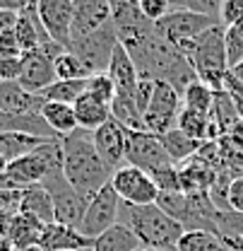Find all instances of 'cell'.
Instances as JSON below:
<instances>
[{
    "label": "cell",
    "instance_id": "74e56055",
    "mask_svg": "<svg viewBox=\"0 0 243 251\" xmlns=\"http://www.w3.org/2000/svg\"><path fill=\"white\" fill-rule=\"evenodd\" d=\"M140 10L150 22H159L164 15L171 12V0H140Z\"/></svg>",
    "mask_w": 243,
    "mask_h": 251
},
{
    "label": "cell",
    "instance_id": "f6af8a7d",
    "mask_svg": "<svg viewBox=\"0 0 243 251\" xmlns=\"http://www.w3.org/2000/svg\"><path fill=\"white\" fill-rule=\"evenodd\" d=\"M17 17H20V12H12V10H0V34L15 29Z\"/></svg>",
    "mask_w": 243,
    "mask_h": 251
},
{
    "label": "cell",
    "instance_id": "6da1fadb",
    "mask_svg": "<svg viewBox=\"0 0 243 251\" xmlns=\"http://www.w3.org/2000/svg\"><path fill=\"white\" fill-rule=\"evenodd\" d=\"M63 145V174L72 184V188L89 201L106 184H111L113 172L106 167V162L99 157L91 130L77 128L75 133L61 138Z\"/></svg>",
    "mask_w": 243,
    "mask_h": 251
},
{
    "label": "cell",
    "instance_id": "ee69618b",
    "mask_svg": "<svg viewBox=\"0 0 243 251\" xmlns=\"http://www.w3.org/2000/svg\"><path fill=\"white\" fill-rule=\"evenodd\" d=\"M39 0H0V10H12V12H24L34 7Z\"/></svg>",
    "mask_w": 243,
    "mask_h": 251
},
{
    "label": "cell",
    "instance_id": "d6986e66",
    "mask_svg": "<svg viewBox=\"0 0 243 251\" xmlns=\"http://www.w3.org/2000/svg\"><path fill=\"white\" fill-rule=\"evenodd\" d=\"M17 213H27V215L36 218L39 222H44V225L56 222V215H53V201H51L48 191L41 186V184L22 188L20 210H17Z\"/></svg>",
    "mask_w": 243,
    "mask_h": 251
},
{
    "label": "cell",
    "instance_id": "5bb4252c",
    "mask_svg": "<svg viewBox=\"0 0 243 251\" xmlns=\"http://www.w3.org/2000/svg\"><path fill=\"white\" fill-rule=\"evenodd\" d=\"M106 22H111V7L109 0H72V29L70 44L89 36L91 31L101 29Z\"/></svg>",
    "mask_w": 243,
    "mask_h": 251
},
{
    "label": "cell",
    "instance_id": "52a82bcc",
    "mask_svg": "<svg viewBox=\"0 0 243 251\" xmlns=\"http://www.w3.org/2000/svg\"><path fill=\"white\" fill-rule=\"evenodd\" d=\"M181 109H183L181 94L176 92L169 82L156 80L154 82V94H152V101H150V109L142 116L145 130H150V133L161 138L164 133H169V130L176 128Z\"/></svg>",
    "mask_w": 243,
    "mask_h": 251
},
{
    "label": "cell",
    "instance_id": "7c38bea8",
    "mask_svg": "<svg viewBox=\"0 0 243 251\" xmlns=\"http://www.w3.org/2000/svg\"><path fill=\"white\" fill-rule=\"evenodd\" d=\"M36 12H39L44 29L48 31L51 41L67 49L70 29H72V0H39Z\"/></svg>",
    "mask_w": 243,
    "mask_h": 251
},
{
    "label": "cell",
    "instance_id": "4dcf8cb0",
    "mask_svg": "<svg viewBox=\"0 0 243 251\" xmlns=\"http://www.w3.org/2000/svg\"><path fill=\"white\" fill-rule=\"evenodd\" d=\"M183 106L185 109H195V111H202V114H210L214 104V90L210 85H205L202 80H195L185 92H183Z\"/></svg>",
    "mask_w": 243,
    "mask_h": 251
},
{
    "label": "cell",
    "instance_id": "d4e9b609",
    "mask_svg": "<svg viewBox=\"0 0 243 251\" xmlns=\"http://www.w3.org/2000/svg\"><path fill=\"white\" fill-rule=\"evenodd\" d=\"M161 145H164V150H166L169 159H171L176 167H181V164H185V162H190L193 157L198 155V150L202 148L200 140H195V138H190V135L181 133L178 128L164 133V135H161Z\"/></svg>",
    "mask_w": 243,
    "mask_h": 251
},
{
    "label": "cell",
    "instance_id": "e575fe53",
    "mask_svg": "<svg viewBox=\"0 0 243 251\" xmlns=\"http://www.w3.org/2000/svg\"><path fill=\"white\" fill-rule=\"evenodd\" d=\"M87 94L94 97L96 101L111 106V101H113V97H116V87H113V80L109 77V73H96V75H91L89 80H87Z\"/></svg>",
    "mask_w": 243,
    "mask_h": 251
},
{
    "label": "cell",
    "instance_id": "4fadbf2b",
    "mask_svg": "<svg viewBox=\"0 0 243 251\" xmlns=\"http://www.w3.org/2000/svg\"><path fill=\"white\" fill-rule=\"evenodd\" d=\"M125 138H128V128H123L113 119L106 121L104 126H99L96 130H91L94 148L111 172L121 169L125 164Z\"/></svg>",
    "mask_w": 243,
    "mask_h": 251
},
{
    "label": "cell",
    "instance_id": "f35d334b",
    "mask_svg": "<svg viewBox=\"0 0 243 251\" xmlns=\"http://www.w3.org/2000/svg\"><path fill=\"white\" fill-rule=\"evenodd\" d=\"M22 75V56L0 58V82H20Z\"/></svg>",
    "mask_w": 243,
    "mask_h": 251
},
{
    "label": "cell",
    "instance_id": "cb8c5ba5",
    "mask_svg": "<svg viewBox=\"0 0 243 251\" xmlns=\"http://www.w3.org/2000/svg\"><path fill=\"white\" fill-rule=\"evenodd\" d=\"M41 116H44V121L48 124V128L58 138H65V135H70V133H75L80 128L77 126V116H75V109L70 104H63V101H44Z\"/></svg>",
    "mask_w": 243,
    "mask_h": 251
},
{
    "label": "cell",
    "instance_id": "ffe728a7",
    "mask_svg": "<svg viewBox=\"0 0 243 251\" xmlns=\"http://www.w3.org/2000/svg\"><path fill=\"white\" fill-rule=\"evenodd\" d=\"M109 7H111V22L116 25L118 34L137 31L154 25L142 15L140 0H109Z\"/></svg>",
    "mask_w": 243,
    "mask_h": 251
},
{
    "label": "cell",
    "instance_id": "ab89813d",
    "mask_svg": "<svg viewBox=\"0 0 243 251\" xmlns=\"http://www.w3.org/2000/svg\"><path fill=\"white\" fill-rule=\"evenodd\" d=\"M219 20H221L224 27L236 25V22H243V0H224V2H221Z\"/></svg>",
    "mask_w": 243,
    "mask_h": 251
},
{
    "label": "cell",
    "instance_id": "ba28073f",
    "mask_svg": "<svg viewBox=\"0 0 243 251\" xmlns=\"http://www.w3.org/2000/svg\"><path fill=\"white\" fill-rule=\"evenodd\" d=\"M125 164L130 167H137L147 174H154L169 164H174L164 145H161V138L154 135L150 130H128V138H125Z\"/></svg>",
    "mask_w": 243,
    "mask_h": 251
},
{
    "label": "cell",
    "instance_id": "7bdbcfd3",
    "mask_svg": "<svg viewBox=\"0 0 243 251\" xmlns=\"http://www.w3.org/2000/svg\"><path fill=\"white\" fill-rule=\"evenodd\" d=\"M229 208L234 213H243V176H234L229 186Z\"/></svg>",
    "mask_w": 243,
    "mask_h": 251
},
{
    "label": "cell",
    "instance_id": "d590c367",
    "mask_svg": "<svg viewBox=\"0 0 243 251\" xmlns=\"http://www.w3.org/2000/svg\"><path fill=\"white\" fill-rule=\"evenodd\" d=\"M152 179H154V184H156L159 191H183L181 188V172H178L176 164H169V167L154 172Z\"/></svg>",
    "mask_w": 243,
    "mask_h": 251
},
{
    "label": "cell",
    "instance_id": "836d02e7",
    "mask_svg": "<svg viewBox=\"0 0 243 251\" xmlns=\"http://www.w3.org/2000/svg\"><path fill=\"white\" fill-rule=\"evenodd\" d=\"M224 41H226V58L229 70L243 63V22L224 27Z\"/></svg>",
    "mask_w": 243,
    "mask_h": 251
},
{
    "label": "cell",
    "instance_id": "f907efd6",
    "mask_svg": "<svg viewBox=\"0 0 243 251\" xmlns=\"http://www.w3.org/2000/svg\"><path fill=\"white\" fill-rule=\"evenodd\" d=\"M82 251H91V249H82Z\"/></svg>",
    "mask_w": 243,
    "mask_h": 251
},
{
    "label": "cell",
    "instance_id": "484cf974",
    "mask_svg": "<svg viewBox=\"0 0 243 251\" xmlns=\"http://www.w3.org/2000/svg\"><path fill=\"white\" fill-rule=\"evenodd\" d=\"M44 143H48V140L29 135V133H17V130L15 133H0V157L10 164V162H15L20 157L34 152Z\"/></svg>",
    "mask_w": 243,
    "mask_h": 251
},
{
    "label": "cell",
    "instance_id": "681fc988",
    "mask_svg": "<svg viewBox=\"0 0 243 251\" xmlns=\"http://www.w3.org/2000/svg\"><path fill=\"white\" fill-rule=\"evenodd\" d=\"M137 251H166V249H150V247H140Z\"/></svg>",
    "mask_w": 243,
    "mask_h": 251
},
{
    "label": "cell",
    "instance_id": "d6a6232c",
    "mask_svg": "<svg viewBox=\"0 0 243 251\" xmlns=\"http://www.w3.org/2000/svg\"><path fill=\"white\" fill-rule=\"evenodd\" d=\"M56 77L58 80H87V77H91V73L75 53L63 51L56 58Z\"/></svg>",
    "mask_w": 243,
    "mask_h": 251
},
{
    "label": "cell",
    "instance_id": "7a4b0ae2",
    "mask_svg": "<svg viewBox=\"0 0 243 251\" xmlns=\"http://www.w3.org/2000/svg\"><path fill=\"white\" fill-rule=\"evenodd\" d=\"M118 222L130 227L135 232V237L140 239V244L150 247V249L176 251V244L185 232V227L181 222L169 218L156 203L133 205V203H123L121 201Z\"/></svg>",
    "mask_w": 243,
    "mask_h": 251
},
{
    "label": "cell",
    "instance_id": "8d00e7d4",
    "mask_svg": "<svg viewBox=\"0 0 243 251\" xmlns=\"http://www.w3.org/2000/svg\"><path fill=\"white\" fill-rule=\"evenodd\" d=\"M217 225H219V234L224 232L243 239V213H234V210L217 213Z\"/></svg>",
    "mask_w": 243,
    "mask_h": 251
},
{
    "label": "cell",
    "instance_id": "277c9868",
    "mask_svg": "<svg viewBox=\"0 0 243 251\" xmlns=\"http://www.w3.org/2000/svg\"><path fill=\"white\" fill-rule=\"evenodd\" d=\"M118 44H121V39H118L116 25L106 22L101 29L91 31L89 36H85L80 41H72L67 46V51L75 53L80 61L85 63L91 75H96V73H106L109 70V63L113 58V51H116Z\"/></svg>",
    "mask_w": 243,
    "mask_h": 251
},
{
    "label": "cell",
    "instance_id": "7dc6e473",
    "mask_svg": "<svg viewBox=\"0 0 243 251\" xmlns=\"http://www.w3.org/2000/svg\"><path fill=\"white\" fill-rule=\"evenodd\" d=\"M15 251H46V249H44V247H39V244H36V247H27V249H15Z\"/></svg>",
    "mask_w": 243,
    "mask_h": 251
},
{
    "label": "cell",
    "instance_id": "b9f144b4",
    "mask_svg": "<svg viewBox=\"0 0 243 251\" xmlns=\"http://www.w3.org/2000/svg\"><path fill=\"white\" fill-rule=\"evenodd\" d=\"M219 140H221V143H226L229 148H234L236 152H243V121L241 119L231 126V128L219 138Z\"/></svg>",
    "mask_w": 243,
    "mask_h": 251
},
{
    "label": "cell",
    "instance_id": "c3c4849f",
    "mask_svg": "<svg viewBox=\"0 0 243 251\" xmlns=\"http://www.w3.org/2000/svg\"><path fill=\"white\" fill-rule=\"evenodd\" d=\"M5 169H7V162H5V159H2V157H0V176H2V174H5Z\"/></svg>",
    "mask_w": 243,
    "mask_h": 251
},
{
    "label": "cell",
    "instance_id": "8992f818",
    "mask_svg": "<svg viewBox=\"0 0 243 251\" xmlns=\"http://www.w3.org/2000/svg\"><path fill=\"white\" fill-rule=\"evenodd\" d=\"M41 186L48 191V196H51V201H53L56 222L77 229L82 218H85V210H87V203H89V201L72 188V184L65 179L63 169H56V172L46 174V179L41 181Z\"/></svg>",
    "mask_w": 243,
    "mask_h": 251
},
{
    "label": "cell",
    "instance_id": "3957f363",
    "mask_svg": "<svg viewBox=\"0 0 243 251\" xmlns=\"http://www.w3.org/2000/svg\"><path fill=\"white\" fill-rule=\"evenodd\" d=\"M176 49L195 68L198 80H202L205 85H210L214 92L217 90H224V77L229 75L224 25H214L207 31L198 34L195 39L181 41Z\"/></svg>",
    "mask_w": 243,
    "mask_h": 251
},
{
    "label": "cell",
    "instance_id": "f1b7e54d",
    "mask_svg": "<svg viewBox=\"0 0 243 251\" xmlns=\"http://www.w3.org/2000/svg\"><path fill=\"white\" fill-rule=\"evenodd\" d=\"M176 128L200 140V143H207V130H210V114H202V111H195V109H185L183 106L181 114H178V124Z\"/></svg>",
    "mask_w": 243,
    "mask_h": 251
},
{
    "label": "cell",
    "instance_id": "603a6c76",
    "mask_svg": "<svg viewBox=\"0 0 243 251\" xmlns=\"http://www.w3.org/2000/svg\"><path fill=\"white\" fill-rule=\"evenodd\" d=\"M72 109H75V116H77V126L85 128V130H96L99 126L111 121V106L96 101L87 92L72 104Z\"/></svg>",
    "mask_w": 243,
    "mask_h": 251
},
{
    "label": "cell",
    "instance_id": "bcb514c9",
    "mask_svg": "<svg viewBox=\"0 0 243 251\" xmlns=\"http://www.w3.org/2000/svg\"><path fill=\"white\" fill-rule=\"evenodd\" d=\"M229 73H231V75H234V77H236V80H239V82L243 85V63H239L236 68H231Z\"/></svg>",
    "mask_w": 243,
    "mask_h": 251
},
{
    "label": "cell",
    "instance_id": "30bf717a",
    "mask_svg": "<svg viewBox=\"0 0 243 251\" xmlns=\"http://www.w3.org/2000/svg\"><path fill=\"white\" fill-rule=\"evenodd\" d=\"M214 25H221V22L217 17H207V15L190 12V10H171L159 22H154V29H156V34L161 39H166L169 44L178 46L181 41L195 39L198 34L207 31Z\"/></svg>",
    "mask_w": 243,
    "mask_h": 251
},
{
    "label": "cell",
    "instance_id": "83f0119b",
    "mask_svg": "<svg viewBox=\"0 0 243 251\" xmlns=\"http://www.w3.org/2000/svg\"><path fill=\"white\" fill-rule=\"evenodd\" d=\"M87 80H56L51 87H46L41 92V97L46 101H63V104H70L72 106L82 94L87 92Z\"/></svg>",
    "mask_w": 243,
    "mask_h": 251
},
{
    "label": "cell",
    "instance_id": "7402d4cb",
    "mask_svg": "<svg viewBox=\"0 0 243 251\" xmlns=\"http://www.w3.org/2000/svg\"><path fill=\"white\" fill-rule=\"evenodd\" d=\"M140 247L142 244L135 237V232L121 222H116L113 227H109L104 234H99L91 242V251H137Z\"/></svg>",
    "mask_w": 243,
    "mask_h": 251
},
{
    "label": "cell",
    "instance_id": "60d3db41",
    "mask_svg": "<svg viewBox=\"0 0 243 251\" xmlns=\"http://www.w3.org/2000/svg\"><path fill=\"white\" fill-rule=\"evenodd\" d=\"M10 56H22L20 41L15 36V29L0 34V58H10Z\"/></svg>",
    "mask_w": 243,
    "mask_h": 251
},
{
    "label": "cell",
    "instance_id": "8fae6325",
    "mask_svg": "<svg viewBox=\"0 0 243 251\" xmlns=\"http://www.w3.org/2000/svg\"><path fill=\"white\" fill-rule=\"evenodd\" d=\"M111 186L123 203H133V205H150L159 196V188L154 184L152 174L137 167H130V164H123L121 169L113 172Z\"/></svg>",
    "mask_w": 243,
    "mask_h": 251
},
{
    "label": "cell",
    "instance_id": "9a60e30c",
    "mask_svg": "<svg viewBox=\"0 0 243 251\" xmlns=\"http://www.w3.org/2000/svg\"><path fill=\"white\" fill-rule=\"evenodd\" d=\"M109 77L113 80V87H116V97L113 101H125V104H135V92H137V82H140V73L135 68L133 58L128 56V51L123 49L121 44L116 46L113 51V58L109 63Z\"/></svg>",
    "mask_w": 243,
    "mask_h": 251
},
{
    "label": "cell",
    "instance_id": "5b68a950",
    "mask_svg": "<svg viewBox=\"0 0 243 251\" xmlns=\"http://www.w3.org/2000/svg\"><path fill=\"white\" fill-rule=\"evenodd\" d=\"M63 51H67V49H63L56 41H48V44L29 51V53H22L20 85L34 94H41L46 87H51L58 80L56 77V58Z\"/></svg>",
    "mask_w": 243,
    "mask_h": 251
},
{
    "label": "cell",
    "instance_id": "e0dca14e",
    "mask_svg": "<svg viewBox=\"0 0 243 251\" xmlns=\"http://www.w3.org/2000/svg\"><path fill=\"white\" fill-rule=\"evenodd\" d=\"M44 97L24 90L20 82H0V111L5 114H41Z\"/></svg>",
    "mask_w": 243,
    "mask_h": 251
},
{
    "label": "cell",
    "instance_id": "4316f807",
    "mask_svg": "<svg viewBox=\"0 0 243 251\" xmlns=\"http://www.w3.org/2000/svg\"><path fill=\"white\" fill-rule=\"evenodd\" d=\"M176 251H229L224 247L221 237L205 232V229H188L176 244Z\"/></svg>",
    "mask_w": 243,
    "mask_h": 251
},
{
    "label": "cell",
    "instance_id": "1f68e13d",
    "mask_svg": "<svg viewBox=\"0 0 243 251\" xmlns=\"http://www.w3.org/2000/svg\"><path fill=\"white\" fill-rule=\"evenodd\" d=\"M169 218L178 220L183 225V220L188 215V193L183 191H159L156 201H154Z\"/></svg>",
    "mask_w": 243,
    "mask_h": 251
},
{
    "label": "cell",
    "instance_id": "f546056e",
    "mask_svg": "<svg viewBox=\"0 0 243 251\" xmlns=\"http://www.w3.org/2000/svg\"><path fill=\"white\" fill-rule=\"evenodd\" d=\"M210 119L219 126L221 135L239 121V111H236L231 97L224 92V90H217V92H214V104H212V111H210Z\"/></svg>",
    "mask_w": 243,
    "mask_h": 251
},
{
    "label": "cell",
    "instance_id": "2e32d148",
    "mask_svg": "<svg viewBox=\"0 0 243 251\" xmlns=\"http://www.w3.org/2000/svg\"><path fill=\"white\" fill-rule=\"evenodd\" d=\"M91 242L94 239H87L75 227H67V225H61V222H51V225H44L39 247H44L46 251H82V249H91Z\"/></svg>",
    "mask_w": 243,
    "mask_h": 251
},
{
    "label": "cell",
    "instance_id": "ac0fdd59",
    "mask_svg": "<svg viewBox=\"0 0 243 251\" xmlns=\"http://www.w3.org/2000/svg\"><path fill=\"white\" fill-rule=\"evenodd\" d=\"M15 36L20 41L22 53H29V51H34V49H39V46H44V44L51 41L48 31L44 29V25L39 20L36 5L29 7V10H24V12H20L17 25H15Z\"/></svg>",
    "mask_w": 243,
    "mask_h": 251
},
{
    "label": "cell",
    "instance_id": "9c48e42d",
    "mask_svg": "<svg viewBox=\"0 0 243 251\" xmlns=\"http://www.w3.org/2000/svg\"><path fill=\"white\" fill-rule=\"evenodd\" d=\"M118 210H121V198L111 184H106L96 196L89 198L85 218H82L77 229L87 239H96L99 234H104L109 227H113L118 222Z\"/></svg>",
    "mask_w": 243,
    "mask_h": 251
},
{
    "label": "cell",
    "instance_id": "44dd1931",
    "mask_svg": "<svg viewBox=\"0 0 243 251\" xmlns=\"http://www.w3.org/2000/svg\"><path fill=\"white\" fill-rule=\"evenodd\" d=\"M41 232H44V222L31 218L27 213H17L10 220L7 227V242L12 244V249H27L36 247L41 242Z\"/></svg>",
    "mask_w": 243,
    "mask_h": 251
}]
</instances>
